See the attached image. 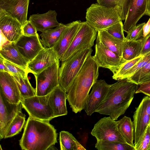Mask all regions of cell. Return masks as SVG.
<instances>
[{
  "instance_id": "7c38bea8",
  "label": "cell",
  "mask_w": 150,
  "mask_h": 150,
  "mask_svg": "<svg viewBox=\"0 0 150 150\" xmlns=\"http://www.w3.org/2000/svg\"><path fill=\"white\" fill-rule=\"evenodd\" d=\"M59 59L53 47L44 48L28 63L27 69L34 75L41 72L53 65Z\"/></svg>"
},
{
  "instance_id": "e0dca14e",
  "label": "cell",
  "mask_w": 150,
  "mask_h": 150,
  "mask_svg": "<svg viewBox=\"0 0 150 150\" xmlns=\"http://www.w3.org/2000/svg\"><path fill=\"white\" fill-rule=\"evenodd\" d=\"M0 91L10 103L18 104L23 99L17 84L11 74L0 71Z\"/></svg>"
},
{
  "instance_id": "44dd1931",
  "label": "cell",
  "mask_w": 150,
  "mask_h": 150,
  "mask_svg": "<svg viewBox=\"0 0 150 150\" xmlns=\"http://www.w3.org/2000/svg\"><path fill=\"white\" fill-rule=\"evenodd\" d=\"M80 21H73L67 24L59 40L53 47L59 59L68 48L77 32L81 22Z\"/></svg>"
},
{
  "instance_id": "83f0119b",
  "label": "cell",
  "mask_w": 150,
  "mask_h": 150,
  "mask_svg": "<svg viewBox=\"0 0 150 150\" xmlns=\"http://www.w3.org/2000/svg\"><path fill=\"white\" fill-rule=\"evenodd\" d=\"M59 141L61 150H86L71 133L61 131L59 133Z\"/></svg>"
},
{
  "instance_id": "2e32d148",
  "label": "cell",
  "mask_w": 150,
  "mask_h": 150,
  "mask_svg": "<svg viewBox=\"0 0 150 150\" xmlns=\"http://www.w3.org/2000/svg\"><path fill=\"white\" fill-rule=\"evenodd\" d=\"M29 0H0V9L17 19L22 27L28 21Z\"/></svg>"
},
{
  "instance_id": "ffe728a7",
  "label": "cell",
  "mask_w": 150,
  "mask_h": 150,
  "mask_svg": "<svg viewBox=\"0 0 150 150\" xmlns=\"http://www.w3.org/2000/svg\"><path fill=\"white\" fill-rule=\"evenodd\" d=\"M133 118L134 129V144L135 148L148 125L150 124V116L146 112L141 101L134 112Z\"/></svg>"
},
{
  "instance_id": "d6986e66",
  "label": "cell",
  "mask_w": 150,
  "mask_h": 150,
  "mask_svg": "<svg viewBox=\"0 0 150 150\" xmlns=\"http://www.w3.org/2000/svg\"><path fill=\"white\" fill-rule=\"evenodd\" d=\"M148 0H130L129 9L123 24L124 31L127 32L136 25L146 11Z\"/></svg>"
},
{
  "instance_id": "74e56055",
  "label": "cell",
  "mask_w": 150,
  "mask_h": 150,
  "mask_svg": "<svg viewBox=\"0 0 150 150\" xmlns=\"http://www.w3.org/2000/svg\"><path fill=\"white\" fill-rule=\"evenodd\" d=\"M150 61V53L144 56L137 63L127 71L123 75L122 79L127 78L131 76L137 70L143 67Z\"/></svg>"
},
{
  "instance_id": "b9f144b4",
  "label": "cell",
  "mask_w": 150,
  "mask_h": 150,
  "mask_svg": "<svg viewBox=\"0 0 150 150\" xmlns=\"http://www.w3.org/2000/svg\"><path fill=\"white\" fill-rule=\"evenodd\" d=\"M150 53V33L146 37L140 55L145 56Z\"/></svg>"
},
{
  "instance_id": "30bf717a",
  "label": "cell",
  "mask_w": 150,
  "mask_h": 150,
  "mask_svg": "<svg viewBox=\"0 0 150 150\" xmlns=\"http://www.w3.org/2000/svg\"><path fill=\"white\" fill-rule=\"evenodd\" d=\"M95 50L93 56L99 67L108 69L113 74L123 63L126 62L122 57L109 49L97 38Z\"/></svg>"
},
{
  "instance_id": "4316f807",
  "label": "cell",
  "mask_w": 150,
  "mask_h": 150,
  "mask_svg": "<svg viewBox=\"0 0 150 150\" xmlns=\"http://www.w3.org/2000/svg\"><path fill=\"white\" fill-rule=\"evenodd\" d=\"M119 131L127 143L134 146V129L133 122L125 116L117 121Z\"/></svg>"
},
{
  "instance_id": "d6a6232c",
  "label": "cell",
  "mask_w": 150,
  "mask_h": 150,
  "mask_svg": "<svg viewBox=\"0 0 150 150\" xmlns=\"http://www.w3.org/2000/svg\"><path fill=\"white\" fill-rule=\"evenodd\" d=\"M150 73V61L127 79L129 81L138 85L144 82Z\"/></svg>"
},
{
  "instance_id": "e575fe53",
  "label": "cell",
  "mask_w": 150,
  "mask_h": 150,
  "mask_svg": "<svg viewBox=\"0 0 150 150\" xmlns=\"http://www.w3.org/2000/svg\"><path fill=\"white\" fill-rule=\"evenodd\" d=\"M1 57L3 58V62L8 72L11 74L18 75L23 77L25 78L28 77V74L29 72L27 69L21 67L4 59Z\"/></svg>"
},
{
  "instance_id": "60d3db41",
  "label": "cell",
  "mask_w": 150,
  "mask_h": 150,
  "mask_svg": "<svg viewBox=\"0 0 150 150\" xmlns=\"http://www.w3.org/2000/svg\"><path fill=\"white\" fill-rule=\"evenodd\" d=\"M135 93H142L150 97V80L138 85Z\"/></svg>"
},
{
  "instance_id": "5bb4252c",
  "label": "cell",
  "mask_w": 150,
  "mask_h": 150,
  "mask_svg": "<svg viewBox=\"0 0 150 150\" xmlns=\"http://www.w3.org/2000/svg\"><path fill=\"white\" fill-rule=\"evenodd\" d=\"M110 85L104 80H97L93 85L92 90L88 94L84 110L87 115H91L105 97Z\"/></svg>"
},
{
  "instance_id": "8d00e7d4",
  "label": "cell",
  "mask_w": 150,
  "mask_h": 150,
  "mask_svg": "<svg viewBox=\"0 0 150 150\" xmlns=\"http://www.w3.org/2000/svg\"><path fill=\"white\" fill-rule=\"evenodd\" d=\"M145 22L142 23L130 29L126 32V40L129 41H135L143 37V28Z\"/></svg>"
},
{
  "instance_id": "603a6c76",
  "label": "cell",
  "mask_w": 150,
  "mask_h": 150,
  "mask_svg": "<svg viewBox=\"0 0 150 150\" xmlns=\"http://www.w3.org/2000/svg\"><path fill=\"white\" fill-rule=\"evenodd\" d=\"M0 54L4 59L27 69L28 62L17 48L15 42L8 40L1 45Z\"/></svg>"
},
{
  "instance_id": "6da1fadb",
  "label": "cell",
  "mask_w": 150,
  "mask_h": 150,
  "mask_svg": "<svg viewBox=\"0 0 150 150\" xmlns=\"http://www.w3.org/2000/svg\"><path fill=\"white\" fill-rule=\"evenodd\" d=\"M138 86L129 81L127 78L119 80L110 84L105 97L96 112L109 115L113 120H117L129 106Z\"/></svg>"
},
{
  "instance_id": "f35d334b",
  "label": "cell",
  "mask_w": 150,
  "mask_h": 150,
  "mask_svg": "<svg viewBox=\"0 0 150 150\" xmlns=\"http://www.w3.org/2000/svg\"><path fill=\"white\" fill-rule=\"evenodd\" d=\"M135 150H150V124L140 139Z\"/></svg>"
},
{
  "instance_id": "7bdbcfd3",
  "label": "cell",
  "mask_w": 150,
  "mask_h": 150,
  "mask_svg": "<svg viewBox=\"0 0 150 150\" xmlns=\"http://www.w3.org/2000/svg\"><path fill=\"white\" fill-rule=\"evenodd\" d=\"M141 102L143 104L146 112L150 116V97L148 96L145 97Z\"/></svg>"
},
{
  "instance_id": "277c9868",
  "label": "cell",
  "mask_w": 150,
  "mask_h": 150,
  "mask_svg": "<svg viewBox=\"0 0 150 150\" xmlns=\"http://www.w3.org/2000/svg\"><path fill=\"white\" fill-rule=\"evenodd\" d=\"M86 18L87 22L97 32L105 30L122 21L114 8L106 7L98 3L92 4L87 9Z\"/></svg>"
},
{
  "instance_id": "d4e9b609",
  "label": "cell",
  "mask_w": 150,
  "mask_h": 150,
  "mask_svg": "<svg viewBox=\"0 0 150 150\" xmlns=\"http://www.w3.org/2000/svg\"><path fill=\"white\" fill-rule=\"evenodd\" d=\"M67 26L60 23L58 26L43 32L40 35V40L44 48L53 47L57 42L64 30Z\"/></svg>"
},
{
  "instance_id": "ba28073f",
  "label": "cell",
  "mask_w": 150,
  "mask_h": 150,
  "mask_svg": "<svg viewBox=\"0 0 150 150\" xmlns=\"http://www.w3.org/2000/svg\"><path fill=\"white\" fill-rule=\"evenodd\" d=\"M59 61L34 75L36 82V96H46L59 85Z\"/></svg>"
},
{
  "instance_id": "8fae6325",
  "label": "cell",
  "mask_w": 150,
  "mask_h": 150,
  "mask_svg": "<svg viewBox=\"0 0 150 150\" xmlns=\"http://www.w3.org/2000/svg\"><path fill=\"white\" fill-rule=\"evenodd\" d=\"M21 103L12 104L0 91V139L4 138L6 131L16 115L22 111Z\"/></svg>"
},
{
  "instance_id": "3957f363",
  "label": "cell",
  "mask_w": 150,
  "mask_h": 150,
  "mask_svg": "<svg viewBox=\"0 0 150 150\" xmlns=\"http://www.w3.org/2000/svg\"><path fill=\"white\" fill-rule=\"evenodd\" d=\"M57 135L56 129L49 122L29 116L24 126L19 145L22 150H47L57 143Z\"/></svg>"
},
{
  "instance_id": "f546056e",
  "label": "cell",
  "mask_w": 150,
  "mask_h": 150,
  "mask_svg": "<svg viewBox=\"0 0 150 150\" xmlns=\"http://www.w3.org/2000/svg\"><path fill=\"white\" fill-rule=\"evenodd\" d=\"M11 74L17 84L23 100L36 95V89L32 86L28 77L24 78Z\"/></svg>"
},
{
  "instance_id": "ac0fdd59",
  "label": "cell",
  "mask_w": 150,
  "mask_h": 150,
  "mask_svg": "<svg viewBox=\"0 0 150 150\" xmlns=\"http://www.w3.org/2000/svg\"><path fill=\"white\" fill-rule=\"evenodd\" d=\"M48 105L54 118L66 115L67 92L59 85L47 95Z\"/></svg>"
},
{
  "instance_id": "5b68a950",
  "label": "cell",
  "mask_w": 150,
  "mask_h": 150,
  "mask_svg": "<svg viewBox=\"0 0 150 150\" xmlns=\"http://www.w3.org/2000/svg\"><path fill=\"white\" fill-rule=\"evenodd\" d=\"M93 51L92 48L86 49L62 62L59 69V83L61 87L67 92Z\"/></svg>"
},
{
  "instance_id": "4dcf8cb0",
  "label": "cell",
  "mask_w": 150,
  "mask_h": 150,
  "mask_svg": "<svg viewBox=\"0 0 150 150\" xmlns=\"http://www.w3.org/2000/svg\"><path fill=\"white\" fill-rule=\"evenodd\" d=\"M25 116L22 111L16 115L7 129L4 138L13 137L21 131L26 122Z\"/></svg>"
},
{
  "instance_id": "f1b7e54d",
  "label": "cell",
  "mask_w": 150,
  "mask_h": 150,
  "mask_svg": "<svg viewBox=\"0 0 150 150\" xmlns=\"http://www.w3.org/2000/svg\"><path fill=\"white\" fill-rule=\"evenodd\" d=\"M130 1V0H97L100 4L116 9L122 20H125L126 17Z\"/></svg>"
},
{
  "instance_id": "1f68e13d",
  "label": "cell",
  "mask_w": 150,
  "mask_h": 150,
  "mask_svg": "<svg viewBox=\"0 0 150 150\" xmlns=\"http://www.w3.org/2000/svg\"><path fill=\"white\" fill-rule=\"evenodd\" d=\"M95 147L98 150H135L127 143L109 141H97Z\"/></svg>"
},
{
  "instance_id": "484cf974",
  "label": "cell",
  "mask_w": 150,
  "mask_h": 150,
  "mask_svg": "<svg viewBox=\"0 0 150 150\" xmlns=\"http://www.w3.org/2000/svg\"><path fill=\"white\" fill-rule=\"evenodd\" d=\"M97 38L109 49L122 57L124 42L110 35L105 30L98 31Z\"/></svg>"
},
{
  "instance_id": "7a4b0ae2",
  "label": "cell",
  "mask_w": 150,
  "mask_h": 150,
  "mask_svg": "<svg viewBox=\"0 0 150 150\" xmlns=\"http://www.w3.org/2000/svg\"><path fill=\"white\" fill-rule=\"evenodd\" d=\"M99 67L93 56L90 55L67 92V100L75 113L84 109L90 91L98 80Z\"/></svg>"
},
{
  "instance_id": "ee69618b",
  "label": "cell",
  "mask_w": 150,
  "mask_h": 150,
  "mask_svg": "<svg viewBox=\"0 0 150 150\" xmlns=\"http://www.w3.org/2000/svg\"><path fill=\"white\" fill-rule=\"evenodd\" d=\"M143 37H145L150 33V18L144 25L143 28Z\"/></svg>"
},
{
  "instance_id": "cb8c5ba5",
  "label": "cell",
  "mask_w": 150,
  "mask_h": 150,
  "mask_svg": "<svg viewBox=\"0 0 150 150\" xmlns=\"http://www.w3.org/2000/svg\"><path fill=\"white\" fill-rule=\"evenodd\" d=\"M146 36L135 41L126 40L124 42L122 57L124 60L129 61L140 55Z\"/></svg>"
},
{
  "instance_id": "7dc6e473",
  "label": "cell",
  "mask_w": 150,
  "mask_h": 150,
  "mask_svg": "<svg viewBox=\"0 0 150 150\" xmlns=\"http://www.w3.org/2000/svg\"><path fill=\"white\" fill-rule=\"evenodd\" d=\"M147 79L148 81L150 80V73L148 76Z\"/></svg>"
},
{
  "instance_id": "9a60e30c",
  "label": "cell",
  "mask_w": 150,
  "mask_h": 150,
  "mask_svg": "<svg viewBox=\"0 0 150 150\" xmlns=\"http://www.w3.org/2000/svg\"><path fill=\"white\" fill-rule=\"evenodd\" d=\"M1 33L9 41L15 42L23 35L22 26L14 18L0 9Z\"/></svg>"
},
{
  "instance_id": "8992f818",
  "label": "cell",
  "mask_w": 150,
  "mask_h": 150,
  "mask_svg": "<svg viewBox=\"0 0 150 150\" xmlns=\"http://www.w3.org/2000/svg\"><path fill=\"white\" fill-rule=\"evenodd\" d=\"M97 32L86 21L81 22L77 32L60 61L62 62L81 51L92 48Z\"/></svg>"
},
{
  "instance_id": "9c48e42d",
  "label": "cell",
  "mask_w": 150,
  "mask_h": 150,
  "mask_svg": "<svg viewBox=\"0 0 150 150\" xmlns=\"http://www.w3.org/2000/svg\"><path fill=\"white\" fill-rule=\"evenodd\" d=\"M21 103L22 108L33 118L50 122L54 118L48 105L47 95H36L24 99Z\"/></svg>"
},
{
  "instance_id": "4fadbf2b",
  "label": "cell",
  "mask_w": 150,
  "mask_h": 150,
  "mask_svg": "<svg viewBox=\"0 0 150 150\" xmlns=\"http://www.w3.org/2000/svg\"><path fill=\"white\" fill-rule=\"evenodd\" d=\"M15 43L17 48L28 63L44 48L38 33L36 35L31 36L23 35Z\"/></svg>"
},
{
  "instance_id": "7402d4cb",
  "label": "cell",
  "mask_w": 150,
  "mask_h": 150,
  "mask_svg": "<svg viewBox=\"0 0 150 150\" xmlns=\"http://www.w3.org/2000/svg\"><path fill=\"white\" fill-rule=\"evenodd\" d=\"M57 13L55 10H50L42 14H33L28 20L30 21L37 31L43 32L59 25L57 19Z\"/></svg>"
},
{
  "instance_id": "d590c367",
  "label": "cell",
  "mask_w": 150,
  "mask_h": 150,
  "mask_svg": "<svg viewBox=\"0 0 150 150\" xmlns=\"http://www.w3.org/2000/svg\"><path fill=\"white\" fill-rule=\"evenodd\" d=\"M123 27V24L121 21L108 27L105 30L110 35L124 42L126 39L124 34Z\"/></svg>"
},
{
  "instance_id": "ab89813d",
  "label": "cell",
  "mask_w": 150,
  "mask_h": 150,
  "mask_svg": "<svg viewBox=\"0 0 150 150\" xmlns=\"http://www.w3.org/2000/svg\"><path fill=\"white\" fill-rule=\"evenodd\" d=\"M22 31L23 35L26 36L35 35L38 34L36 28L28 20L22 27Z\"/></svg>"
},
{
  "instance_id": "836d02e7",
  "label": "cell",
  "mask_w": 150,
  "mask_h": 150,
  "mask_svg": "<svg viewBox=\"0 0 150 150\" xmlns=\"http://www.w3.org/2000/svg\"><path fill=\"white\" fill-rule=\"evenodd\" d=\"M144 56L139 55L133 59L123 63L117 71L113 74L112 79L117 81L121 79L126 72L137 63Z\"/></svg>"
},
{
  "instance_id": "f6af8a7d",
  "label": "cell",
  "mask_w": 150,
  "mask_h": 150,
  "mask_svg": "<svg viewBox=\"0 0 150 150\" xmlns=\"http://www.w3.org/2000/svg\"><path fill=\"white\" fill-rule=\"evenodd\" d=\"M0 71H8V70L4 65L2 57L0 56Z\"/></svg>"
},
{
  "instance_id": "52a82bcc",
  "label": "cell",
  "mask_w": 150,
  "mask_h": 150,
  "mask_svg": "<svg viewBox=\"0 0 150 150\" xmlns=\"http://www.w3.org/2000/svg\"><path fill=\"white\" fill-rule=\"evenodd\" d=\"M91 134L96 138L97 141L127 143L119 131L117 121L110 116L105 117L98 120L94 125Z\"/></svg>"
},
{
  "instance_id": "bcb514c9",
  "label": "cell",
  "mask_w": 150,
  "mask_h": 150,
  "mask_svg": "<svg viewBox=\"0 0 150 150\" xmlns=\"http://www.w3.org/2000/svg\"><path fill=\"white\" fill-rule=\"evenodd\" d=\"M145 15L150 17V0H148L146 11Z\"/></svg>"
}]
</instances>
